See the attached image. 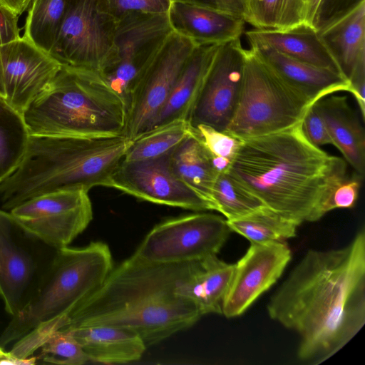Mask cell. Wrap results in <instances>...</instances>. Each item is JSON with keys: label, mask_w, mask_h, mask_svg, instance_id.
I'll return each instance as SVG.
<instances>
[{"label": "cell", "mask_w": 365, "mask_h": 365, "mask_svg": "<svg viewBox=\"0 0 365 365\" xmlns=\"http://www.w3.org/2000/svg\"><path fill=\"white\" fill-rule=\"evenodd\" d=\"M67 0H32L24 37L47 53L57 39Z\"/></svg>", "instance_id": "obj_28"}, {"label": "cell", "mask_w": 365, "mask_h": 365, "mask_svg": "<svg viewBox=\"0 0 365 365\" xmlns=\"http://www.w3.org/2000/svg\"><path fill=\"white\" fill-rule=\"evenodd\" d=\"M198 261L153 263L133 254L113 268L103 284L76 309L61 329L118 327L138 334L147 346L187 329L202 315L176 289Z\"/></svg>", "instance_id": "obj_3"}, {"label": "cell", "mask_w": 365, "mask_h": 365, "mask_svg": "<svg viewBox=\"0 0 365 365\" xmlns=\"http://www.w3.org/2000/svg\"><path fill=\"white\" fill-rule=\"evenodd\" d=\"M56 250L0 210V297L10 316L29 303Z\"/></svg>", "instance_id": "obj_9"}, {"label": "cell", "mask_w": 365, "mask_h": 365, "mask_svg": "<svg viewBox=\"0 0 365 365\" xmlns=\"http://www.w3.org/2000/svg\"><path fill=\"white\" fill-rule=\"evenodd\" d=\"M29 135H125L127 106L101 76L62 66L22 113Z\"/></svg>", "instance_id": "obj_6"}, {"label": "cell", "mask_w": 365, "mask_h": 365, "mask_svg": "<svg viewBox=\"0 0 365 365\" xmlns=\"http://www.w3.org/2000/svg\"><path fill=\"white\" fill-rule=\"evenodd\" d=\"M173 0H98L101 10L116 21L133 14H165Z\"/></svg>", "instance_id": "obj_34"}, {"label": "cell", "mask_w": 365, "mask_h": 365, "mask_svg": "<svg viewBox=\"0 0 365 365\" xmlns=\"http://www.w3.org/2000/svg\"><path fill=\"white\" fill-rule=\"evenodd\" d=\"M0 98H4V88L3 83V75H2V66H1V61L0 58Z\"/></svg>", "instance_id": "obj_46"}, {"label": "cell", "mask_w": 365, "mask_h": 365, "mask_svg": "<svg viewBox=\"0 0 365 365\" xmlns=\"http://www.w3.org/2000/svg\"><path fill=\"white\" fill-rule=\"evenodd\" d=\"M301 128L307 140L314 145H332L325 124L314 104L304 114Z\"/></svg>", "instance_id": "obj_37"}, {"label": "cell", "mask_w": 365, "mask_h": 365, "mask_svg": "<svg viewBox=\"0 0 365 365\" xmlns=\"http://www.w3.org/2000/svg\"><path fill=\"white\" fill-rule=\"evenodd\" d=\"M222 10L242 16L245 19V0H217Z\"/></svg>", "instance_id": "obj_42"}, {"label": "cell", "mask_w": 365, "mask_h": 365, "mask_svg": "<svg viewBox=\"0 0 365 365\" xmlns=\"http://www.w3.org/2000/svg\"><path fill=\"white\" fill-rule=\"evenodd\" d=\"M79 343L89 361L105 364H125L140 359L146 349L135 332L113 326L64 329Z\"/></svg>", "instance_id": "obj_22"}, {"label": "cell", "mask_w": 365, "mask_h": 365, "mask_svg": "<svg viewBox=\"0 0 365 365\" xmlns=\"http://www.w3.org/2000/svg\"><path fill=\"white\" fill-rule=\"evenodd\" d=\"M170 153L147 160H123L112 175L108 187L155 204L194 211L212 210L209 202L173 173L170 164Z\"/></svg>", "instance_id": "obj_15"}, {"label": "cell", "mask_w": 365, "mask_h": 365, "mask_svg": "<svg viewBox=\"0 0 365 365\" xmlns=\"http://www.w3.org/2000/svg\"><path fill=\"white\" fill-rule=\"evenodd\" d=\"M113 268L107 244L56 250L26 306L11 317L0 335L2 349L20 364H34L33 354L54 332L63 329L76 309L104 282Z\"/></svg>", "instance_id": "obj_4"}, {"label": "cell", "mask_w": 365, "mask_h": 365, "mask_svg": "<svg viewBox=\"0 0 365 365\" xmlns=\"http://www.w3.org/2000/svg\"><path fill=\"white\" fill-rule=\"evenodd\" d=\"M280 0H245V21L255 29H276Z\"/></svg>", "instance_id": "obj_35"}, {"label": "cell", "mask_w": 365, "mask_h": 365, "mask_svg": "<svg viewBox=\"0 0 365 365\" xmlns=\"http://www.w3.org/2000/svg\"><path fill=\"white\" fill-rule=\"evenodd\" d=\"M196 46L173 31L168 36L132 88L125 132L128 138L133 140L148 130Z\"/></svg>", "instance_id": "obj_13"}, {"label": "cell", "mask_w": 365, "mask_h": 365, "mask_svg": "<svg viewBox=\"0 0 365 365\" xmlns=\"http://www.w3.org/2000/svg\"><path fill=\"white\" fill-rule=\"evenodd\" d=\"M170 164L175 175L215 210L212 192L218 173L209 153L192 133L170 153Z\"/></svg>", "instance_id": "obj_26"}, {"label": "cell", "mask_w": 365, "mask_h": 365, "mask_svg": "<svg viewBox=\"0 0 365 365\" xmlns=\"http://www.w3.org/2000/svg\"><path fill=\"white\" fill-rule=\"evenodd\" d=\"M132 143L125 135H29L21 162L0 182L1 206L10 211L49 192L108 187Z\"/></svg>", "instance_id": "obj_5"}, {"label": "cell", "mask_w": 365, "mask_h": 365, "mask_svg": "<svg viewBox=\"0 0 365 365\" xmlns=\"http://www.w3.org/2000/svg\"><path fill=\"white\" fill-rule=\"evenodd\" d=\"M245 35L250 45L267 46L297 60L341 74L318 31L306 24L286 30L254 28L245 31Z\"/></svg>", "instance_id": "obj_23"}, {"label": "cell", "mask_w": 365, "mask_h": 365, "mask_svg": "<svg viewBox=\"0 0 365 365\" xmlns=\"http://www.w3.org/2000/svg\"><path fill=\"white\" fill-rule=\"evenodd\" d=\"M324 0H304L302 11V24L317 31L319 11Z\"/></svg>", "instance_id": "obj_41"}, {"label": "cell", "mask_w": 365, "mask_h": 365, "mask_svg": "<svg viewBox=\"0 0 365 365\" xmlns=\"http://www.w3.org/2000/svg\"><path fill=\"white\" fill-rule=\"evenodd\" d=\"M225 218L197 212L168 219L146 235L135 252L153 263H180L217 255L231 232Z\"/></svg>", "instance_id": "obj_10"}, {"label": "cell", "mask_w": 365, "mask_h": 365, "mask_svg": "<svg viewBox=\"0 0 365 365\" xmlns=\"http://www.w3.org/2000/svg\"><path fill=\"white\" fill-rule=\"evenodd\" d=\"M39 355L43 362L61 365H81L89 361L79 343L71 333L60 329L41 346Z\"/></svg>", "instance_id": "obj_32"}, {"label": "cell", "mask_w": 365, "mask_h": 365, "mask_svg": "<svg viewBox=\"0 0 365 365\" xmlns=\"http://www.w3.org/2000/svg\"></svg>", "instance_id": "obj_48"}, {"label": "cell", "mask_w": 365, "mask_h": 365, "mask_svg": "<svg viewBox=\"0 0 365 365\" xmlns=\"http://www.w3.org/2000/svg\"><path fill=\"white\" fill-rule=\"evenodd\" d=\"M19 16L0 3V46L20 37Z\"/></svg>", "instance_id": "obj_40"}, {"label": "cell", "mask_w": 365, "mask_h": 365, "mask_svg": "<svg viewBox=\"0 0 365 365\" xmlns=\"http://www.w3.org/2000/svg\"><path fill=\"white\" fill-rule=\"evenodd\" d=\"M191 133L211 158H226L232 162L242 143L241 140L230 134L204 124L191 127Z\"/></svg>", "instance_id": "obj_33"}, {"label": "cell", "mask_w": 365, "mask_h": 365, "mask_svg": "<svg viewBox=\"0 0 365 365\" xmlns=\"http://www.w3.org/2000/svg\"><path fill=\"white\" fill-rule=\"evenodd\" d=\"M302 1H303V3H304V0H302ZM302 6H303V5H302Z\"/></svg>", "instance_id": "obj_47"}, {"label": "cell", "mask_w": 365, "mask_h": 365, "mask_svg": "<svg viewBox=\"0 0 365 365\" xmlns=\"http://www.w3.org/2000/svg\"><path fill=\"white\" fill-rule=\"evenodd\" d=\"M363 177L356 173L348 176L331 192L325 204V215L335 209H349L355 206Z\"/></svg>", "instance_id": "obj_36"}, {"label": "cell", "mask_w": 365, "mask_h": 365, "mask_svg": "<svg viewBox=\"0 0 365 365\" xmlns=\"http://www.w3.org/2000/svg\"><path fill=\"white\" fill-rule=\"evenodd\" d=\"M173 32L196 46L221 44L240 38L245 19L221 9L173 1L167 14Z\"/></svg>", "instance_id": "obj_18"}, {"label": "cell", "mask_w": 365, "mask_h": 365, "mask_svg": "<svg viewBox=\"0 0 365 365\" xmlns=\"http://www.w3.org/2000/svg\"><path fill=\"white\" fill-rule=\"evenodd\" d=\"M175 1H183L214 9H221L217 0H173ZM222 10V9H221Z\"/></svg>", "instance_id": "obj_44"}, {"label": "cell", "mask_w": 365, "mask_h": 365, "mask_svg": "<svg viewBox=\"0 0 365 365\" xmlns=\"http://www.w3.org/2000/svg\"><path fill=\"white\" fill-rule=\"evenodd\" d=\"M220 45H200L194 48L180 71L168 99L147 131L175 120H187L204 78Z\"/></svg>", "instance_id": "obj_25"}, {"label": "cell", "mask_w": 365, "mask_h": 365, "mask_svg": "<svg viewBox=\"0 0 365 365\" xmlns=\"http://www.w3.org/2000/svg\"><path fill=\"white\" fill-rule=\"evenodd\" d=\"M29 137L22 115L0 98V182L21 162Z\"/></svg>", "instance_id": "obj_29"}, {"label": "cell", "mask_w": 365, "mask_h": 365, "mask_svg": "<svg viewBox=\"0 0 365 365\" xmlns=\"http://www.w3.org/2000/svg\"><path fill=\"white\" fill-rule=\"evenodd\" d=\"M232 232L250 243L285 242L297 235L299 224L264 205L242 217L226 220Z\"/></svg>", "instance_id": "obj_27"}, {"label": "cell", "mask_w": 365, "mask_h": 365, "mask_svg": "<svg viewBox=\"0 0 365 365\" xmlns=\"http://www.w3.org/2000/svg\"><path fill=\"white\" fill-rule=\"evenodd\" d=\"M291 259L292 252L285 242L251 243L235 263L222 314L233 318L245 313L278 281Z\"/></svg>", "instance_id": "obj_16"}, {"label": "cell", "mask_w": 365, "mask_h": 365, "mask_svg": "<svg viewBox=\"0 0 365 365\" xmlns=\"http://www.w3.org/2000/svg\"><path fill=\"white\" fill-rule=\"evenodd\" d=\"M31 1L32 0H0L2 5L19 16L26 10Z\"/></svg>", "instance_id": "obj_43"}, {"label": "cell", "mask_w": 365, "mask_h": 365, "mask_svg": "<svg viewBox=\"0 0 365 365\" xmlns=\"http://www.w3.org/2000/svg\"><path fill=\"white\" fill-rule=\"evenodd\" d=\"M254 53L311 106L331 94L349 90V82L339 73L316 66L272 48L250 45Z\"/></svg>", "instance_id": "obj_19"}, {"label": "cell", "mask_w": 365, "mask_h": 365, "mask_svg": "<svg viewBox=\"0 0 365 365\" xmlns=\"http://www.w3.org/2000/svg\"><path fill=\"white\" fill-rule=\"evenodd\" d=\"M212 201L215 210L224 215L226 220L242 217L264 205L228 172L217 175L212 189Z\"/></svg>", "instance_id": "obj_31"}, {"label": "cell", "mask_w": 365, "mask_h": 365, "mask_svg": "<svg viewBox=\"0 0 365 365\" xmlns=\"http://www.w3.org/2000/svg\"><path fill=\"white\" fill-rule=\"evenodd\" d=\"M172 32L167 14H133L117 21L99 74L123 99L127 111L135 81Z\"/></svg>", "instance_id": "obj_8"}, {"label": "cell", "mask_w": 365, "mask_h": 365, "mask_svg": "<svg viewBox=\"0 0 365 365\" xmlns=\"http://www.w3.org/2000/svg\"><path fill=\"white\" fill-rule=\"evenodd\" d=\"M235 264L217 255L198 261L194 270L177 287L176 292L191 301L200 314H222V304L232 279Z\"/></svg>", "instance_id": "obj_24"}, {"label": "cell", "mask_w": 365, "mask_h": 365, "mask_svg": "<svg viewBox=\"0 0 365 365\" xmlns=\"http://www.w3.org/2000/svg\"><path fill=\"white\" fill-rule=\"evenodd\" d=\"M191 133L185 119H178L148 130L133 140L124 160L135 161L157 158L172 152Z\"/></svg>", "instance_id": "obj_30"}, {"label": "cell", "mask_w": 365, "mask_h": 365, "mask_svg": "<svg viewBox=\"0 0 365 365\" xmlns=\"http://www.w3.org/2000/svg\"><path fill=\"white\" fill-rule=\"evenodd\" d=\"M245 59L240 38L220 45L189 113L191 127L226 130L239 103Z\"/></svg>", "instance_id": "obj_14"}, {"label": "cell", "mask_w": 365, "mask_h": 365, "mask_svg": "<svg viewBox=\"0 0 365 365\" xmlns=\"http://www.w3.org/2000/svg\"><path fill=\"white\" fill-rule=\"evenodd\" d=\"M25 231L49 247H68L93 219L88 192L60 190L30 199L9 211Z\"/></svg>", "instance_id": "obj_12"}, {"label": "cell", "mask_w": 365, "mask_h": 365, "mask_svg": "<svg viewBox=\"0 0 365 365\" xmlns=\"http://www.w3.org/2000/svg\"><path fill=\"white\" fill-rule=\"evenodd\" d=\"M362 1L364 0H324L319 11L317 31Z\"/></svg>", "instance_id": "obj_39"}, {"label": "cell", "mask_w": 365, "mask_h": 365, "mask_svg": "<svg viewBox=\"0 0 365 365\" xmlns=\"http://www.w3.org/2000/svg\"><path fill=\"white\" fill-rule=\"evenodd\" d=\"M228 173L265 206L301 225L316 222L347 165L311 143L301 123L242 140Z\"/></svg>", "instance_id": "obj_2"}, {"label": "cell", "mask_w": 365, "mask_h": 365, "mask_svg": "<svg viewBox=\"0 0 365 365\" xmlns=\"http://www.w3.org/2000/svg\"><path fill=\"white\" fill-rule=\"evenodd\" d=\"M269 317L299 337L297 357L319 364L365 324V231L346 246L309 250L267 304Z\"/></svg>", "instance_id": "obj_1"}, {"label": "cell", "mask_w": 365, "mask_h": 365, "mask_svg": "<svg viewBox=\"0 0 365 365\" xmlns=\"http://www.w3.org/2000/svg\"><path fill=\"white\" fill-rule=\"evenodd\" d=\"M116 24L101 10L98 0H67L49 55L62 66L99 73L112 46Z\"/></svg>", "instance_id": "obj_11"}, {"label": "cell", "mask_w": 365, "mask_h": 365, "mask_svg": "<svg viewBox=\"0 0 365 365\" xmlns=\"http://www.w3.org/2000/svg\"><path fill=\"white\" fill-rule=\"evenodd\" d=\"M310 106L251 48L245 49L240 97L225 132L241 140L282 132L300 123Z\"/></svg>", "instance_id": "obj_7"}, {"label": "cell", "mask_w": 365, "mask_h": 365, "mask_svg": "<svg viewBox=\"0 0 365 365\" xmlns=\"http://www.w3.org/2000/svg\"><path fill=\"white\" fill-rule=\"evenodd\" d=\"M0 364H20L19 362L0 346Z\"/></svg>", "instance_id": "obj_45"}, {"label": "cell", "mask_w": 365, "mask_h": 365, "mask_svg": "<svg viewBox=\"0 0 365 365\" xmlns=\"http://www.w3.org/2000/svg\"><path fill=\"white\" fill-rule=\"evenodd\" d=\"M302 0H280L276 29L286 30L302 24Z\"/></svg>", "instance_id": "obj_38"}, {"label": "cell", "mask_w": 365, "mask_h": 365, "mask_svg": "<svg viewBox=\"0 0 365 365\" xmlns=\"http://www.w3.org/2000/svg\"><path fill=\"white\" fill-rule=\"evenodd\" d=\"M314 105L325 124L332 145L341 153L356 173L364 178V128L349 106L346 96H328Z\"/></svg>", "instance_id": "obj_21"}, {"label": "cell", "mask_w": 365, "mask_h": 365, "mask_svg": "<svg viewBox=\"0 0 365 365\" xmlns=\"http://www.w3.org/2000/svg\"><path fill=\"white\" fill-rule=\"evenodd\" d=\"M317 31L346 79L365 68V0Z\"/></svg>", "instance_id": "obj_20"}, {"label": "cell", "mask_w": 365, "mask_h": 365, "mask_svg": "<svg viewBox=\"0 0 365 365\" xmlns=\"http://www.w3.org/2000/svg\"><path fill=\"white\" fill-rule=\"evenodd\" d=\"M4 98L22 115L51 83L62 65L24 36L0 46Z\"/></svg>", "instance_id": "obj_17"}]
</instances>
